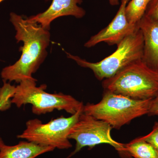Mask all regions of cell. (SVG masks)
Returning a JSON list of instances; mask_svg holds the SVG:
<instances>
[{
	"label": "cell",
	"mask_w": 158,
	"mask_h": 158,
	"mask_svg": "<svg viewBox=\"0 0 158 158\" xmlns=\"http://www.w3.org/2000/svg\"><path fill=\"white\" fill-rule=\"evenodd\" d=\"M112 129L107 123L83 112L69 132V138L74 140L76 144L75 149L69 157L83 148L88 147L91 149L98 144H106L113 146L122 158H131L125 144L117 142L111 137Z\"/></svg>",
	"instance_id": "7"
},
{
	"label": "cell",
	"mask_w": 158,
	"mask_h": 158,
	"mask_svg": "<svg viewBox=\"0 0 158 158\" xmlns=\"http://www.w3.org/2000/svg\"><path fill=\"white\" fill-rule=\"evenodd\" d=\"M141 138L153 146L158 151V122H156L150 133Z\"/></svg>",
	"instance_id": "15"
},
{
	"label": "cell",
	"mask_w": 158,
	"mask_h": 158,
	"mask_svg": "<svg viewBox=\"0 0 158 158\" xmlns=\"http://www.w3.org/2000/svg\"><path fill=\"white\" fill-rule=\"evenodd\" d=\"M117 46L113 53L96 62H88L68 53L66 54L68 58L81 67L91 69L98 80L102 81L113 77L133 62L142 59L144 41L139 27L123 39Z\"/></svg>",
	"instance_id": "5"
},
{
	"label": "cell",
	"mask_w": 158,
	"mask_h": 158,
	"mask_svg": "<svg viewBox=\"0 0 158 158\" xmlns=\"http://www.w3.org/2000/svg\"><path fill=\"white\" fill-rule=\"evenodd\" d=\"M82 2L83 0H52L50 6L45 11L27 19L49 30L51 23L58 18L72 16L80 19L84 17L86 11L79 6Z\"/></svg>",
	"instance_id": "9"
},
{
	"label": "cell",
	"mask_w": 158,
	"mask_h": 158,
	"mask_svg": "<svg viewBox=\"0 0 158 158\" xmlns=\"http://www.w3.org/2000/svg\"><path fill=\"white\" fill-rule=\"evenodd\" d=\"M144 15L158 20V0H152Z\"/></svg>",
	"instance_id": "16"
},
{
	"label": "cell",
	"mask_w": 158,
	"mask_h": 158,
	"mask_svg": "<svg viewBox=\"0 0 158 158\" xmlns=\"http://www.w3.org/2000/svg\"><path fill=\"white\" fill-rule=\"evenodd\" d=\"M109 3L111 6H117L119 5V0H109Z\"/></svg>",
	"instance_id": "18"
},
{
	"label": "cell",
	"mask_w": 158,
	"mask_h": 158,
	"mask_svg": "<svg viewBox=\"0 0 158 158\" xmlns=\"http://www.w3.org/2000/svg\"><path fill=\"white\" fill-rule=\"evenodd\" d=\"M138 27L144 41L142 60L158 72V20L144 15L138 23Z\"/></svg>",
	"instance_id": "10"
},
{
	"label": "cell",
	"mask_w": 158,
	"mask_h": 158,
	"mask_svg": "<svg viewBox=\"0 0 158 158\" xmlns=\"http://www.w3.org/2000/svg\"><path fill=\"white\" fill-rule=\"evenodd\" d=\"M10 21L16 31L17 43L22 41L23 45L20 48V59L13 65L3 68L1 77L3 81L19 83L25 79L34 78L32 75L47 56L51 35L49 30L15 12L10 13Z\"/></svg>",
	"instance_id": "1"
},
{
	"label": "cell",
	"mask_w": 158,
	"mask_h": 158,
	"mask_svg": "<svg viewBox=\"0 0 158 158\" xmlns=\"http://www.w3.org/2000/svg\"><path fill=\"white\" fill-rule=\"evenodd\" d=\"M130 1L121 0L119 9L112 21L106 27L90 37L85 43V47H93L102 42L106 43L109 45H117L125 37L138 28V24H131L127 17L126 7Z\"/></svg>",
	"instance_id": "8"
},
{
	"label": "cell",
	"mask_w": 158,
	"mask_h": 158,
	"mask_svg": "<svg viewBox=\"0 0 158 158\" xmlns=\"http://www.w3.org/2000/svg\"><path fill=\"white\" fill-rule=\"evenodd\" d=\"M37 80L26 79L15 87L11 103L20 108L27 104L32 105V111L36 115L50 113L54 110H64L73 115L84 105L70 95L62 93L50 94L45 91L46 85L37 87Z\"/></svg>",
	"instance_id": "4"
},
{
	"label": "cell",
	"mask_w": 158,
	"mask_h": 158,
	"mask_svg": "<svg viewBox=\"0 0 158 158\" xmlns=\"http://www.w3.org/2000/svg\"><path fill=\"white\" fill-rule=\"evenodd\" d=\"M3 1H4V0H0V2H2ZM45 1H50V0H45Z\"/></svg>",
	"instance_id": "19"
},
{
	"label": "cell",
	"mask_w": 158,
	"mask_h": 158,
	"mask_svg": "<svg viewBox=\"0 0 158 158\" xmlns=\"http://www.w3.org/2000/svg\"><path fill=\"white\" fill-rule=\"evenodd\" d=\"M4 82L2 87L0 88V111H5L10 108L11 98L15 92V87L9 83ZM0 138V147L4 144Z\"/></svg>",
	"instance_id": "14"
},
{
	"label": "cell",
	"mask_w": 158,
	"mask_h": 158,
	"mask_svg": "<svg viewBox=\"0 0 158 158\" xmlns=\"http://www.w3.org/2000/svg\"><path fill=\"white\" fill-rule=\"evenodd\" d=\"M125 145L132 158H158V151L141 137L125 144Z\"/></svg>",
	"instance_id": "12"
},
{
	"label": "cell",
	"mask_w": 158,
	"mask_h": 158,
	"mask_svg": "<svg viewBox=\"0 0 158 158\" xmlns=\"http://www.w3.org/2000/svg\"><path fill=\"white\" fill-rule=\"evenodd\" d=\"M83 107L69 117L63 116L43 123L37 118L26 123V128L18 138L59 149H69L72 144L69 138L72 128L83 112Z\"/></svg>",
	"instance_id": "6"
},
{
	"label": "cell",
	"mask_w": 158,
	"mask_h": 158,
	"mask_svg": "<svg viewBox=\"0 0 158 158\" xmlns=\"http://www.w3.org/2000/svg\"><path fill=\"white\" fill-rule=\"evenodd\" d=\"M152 0H130L126 7L128 21L132 25H138Z\"/></svg>",
	"instance_id": "13"
},
{
	"label": "cell",
	"mask_w": 158,
	"mask_h": 158,
	"mask_svg": "<svg viewBox=\"0 0 158 158\" xmlns=\"http://www.w3.org/2000/svg\"><path fill=\"white\" fill-rule=\"evenodd\" d=\"M51 146L36 144L27 141H20L13 146L5 143L0 147V158H35L45 153L53 151Z\"/></svg>",
	"instance_id": "11"
},
{
	"label": "cell",
	"mask_w": 158,
	"mask_h": 158,
	"mask_svg": "<svg viewBox=\"0 0 158 158\" xmlns=\"http://www.w3.org/2000/svg\"><path fill=\"white\" fill-rule=\"evenodd\" d=\"M147 114L149 116H158V94L152 100Z\"/></svg>",
	"instance_id": "17"
},
{
	"label": "cell",
	"mask_w": 158,
	"mask_h": 158,
	"mask_svg": "<svg viewBox=\"0 0 158 158\" xmlns=\"http://www.w3.org/2000/svg\"><path fill=\"white\" fill-rule=\"evenodd\" d=\"M152 99H133L104 90L102 100L94 104L87 103L84 106L83 113L119 130L135 118L147 114Z\"/></svg>",
	"instance_id": "3"
},
{
	"label": "cell",
	"mask_w": 158,
	"mask_h": 158,
	"mask_svg": "<svg viewBox=\"0 0 158 158\" xmlns=\"http://www.w3.org/2000/svg\"><path fill=\"white\" fill-rule=\"evenodd\" d=\"M102 86L106 91L133 99L153 98L158 94V72L141 59L102 81Z\"/></svg>",
	"instance_id": "2"
}]
</instances>
